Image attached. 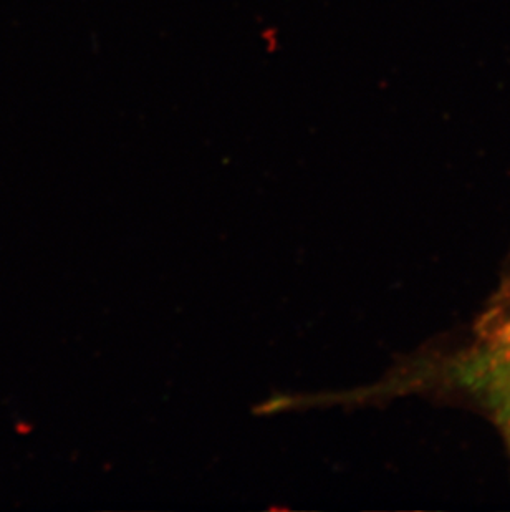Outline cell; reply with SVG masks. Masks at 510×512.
<instances>
[{"label":"cell","mask_w":510,"mask_h":512,"mask_svg":"<svg viewBox=\"0 0 510 512\" xmlns=\"http://www.w3.org/2000/svg\"><path fill=\"white\" fill-rule=\"evenodd\" d=\"M461 380L479 392L510 443V350L486 348L461 365Z\"/></svg>","instance_id":"1"}]
</instances>
